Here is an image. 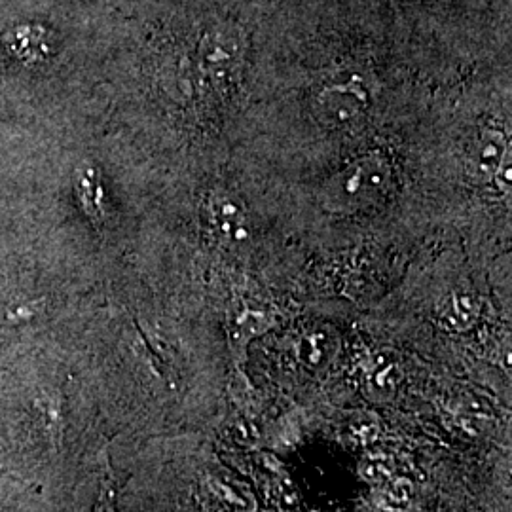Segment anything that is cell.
Masks as SVG:
<instances>
[{
  "label": "cell",
  "instance_id": "cell-1",
  "mask_svg": "<svg viewBox=\"0 0 512 512\" xmlns=\"http://www.w3.org/2000/svg\"><path fill=\"white\" fill-rule=\"evenodd\" d=\"M272 325L270 313L264 308H253L251 304L241 306L232 317V342L234 348L243 349L245 344Z\"/></svg>",
  "mask_w": 512,
  "mask_h": 512
},
{
  "label": "cell",
  "instance_id": "cell-4",
  "mask_svg": "<svg viewBox=\"0 0 512 512\" xmlns=\"http://www.w3.org/2000/svg\"><path fill=\"white\" fill-rule=\"evenodd\" d=\"M412 495V486L408 480H387L380 486L382 507L385 509H399L404 503H408Z\"/></svg>",
  "mask_w": 512,
  "mask_h": 512
},
{
  "label": "cell",
  "instance_id": "cell-3",
  "mask_svg": "<svg viewBox=\"0 0 512 512\" xmlns=\"http://www.w3.org/2000/svg\"><path fill=\"white\" fill-rule=\"evenodd\" d=\"M361 475L370 484L382 486L387 480H391L393 476V461L387 456H368V458L361 463Z\"/></svg>",
  "mask_w": 512,
  "mask_h": 512
},
{
  "label": "cell",
  "instance_id": "cell-2",
  "mask_svg": "<svg viewBox=\"0 0 512 512\" xmlns=\"http://www.w3.org/2000/svg\"><path fill=\"white\" fill-rule=\"evenodd\" d=\"M480 315V302L471 294H452L440 310L442 323L454 330L473 327Z\"/></svg>",
  "mask_w": 512,
  "mask_h": 512
},
{
  "label": "cell",
  "instance_id": "cell-5",
  "mask_svg": "<svg viewBox=\"0 0 512 512\" xmlns=\"http://www.w3.org/2000/svg\"><path fill=\"white\" fill-rule=\"evenodd\" d=\"M93 512H116V505H114V488H112V478L107 476L103 486H101V494H99V501L97 507Z\"/></svg>",
  "mask_w": 512,
  "mask_h": 512
}]
</instances>
